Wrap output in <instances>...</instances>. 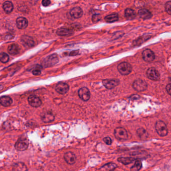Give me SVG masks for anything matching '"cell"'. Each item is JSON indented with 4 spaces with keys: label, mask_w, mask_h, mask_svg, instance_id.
<instances>
[{
    "label": "cell",
    "mask_w": 171,
    "mask_h": 171,
    "mask_svg": "<svg viewBox=\"0 0 171 171\" xmlns=\"http://www.w3.org/2000/svg\"><path fill=\"white\" fill-rule=\"evenodd\" d=\"M125 15L126 18L129 20H132L136 17L135 12L130 8H128L125 10Z\"/></svg>",
    "instance_id": "obj_24"
},
{
    "label": "cell",
    "mask_w": 171,
    "mask_h": 171,
    "mask_svg": "<svg viewBox=\"0 0 171 171\" xmlns=\"http://www.w3.org/2000/svg\"><path fill=\"white\" fill-rule=\"evenodd\" d=\"M134 159L130 157H121L118 158V161L124 165L129 164L133 162Z\"/></svg>",
    "instance_id": "obj_28"
},
{
    "label": "cell",
    "mask_w": 171,
    "mask_h": 171,
    "mask_svg": "<svg viewBox=\"0 0 171 171\" xmlns=\"http://www.w3.org/2000/svg\"><path fill=\"white\" fill-rule=\"evenodd\" d=\"M57 34L60 36H69L73 34V32L67 28H61L57 31Z\"/></svg>",
    "instance_id": "obj_19"
},
{
    "label": "cell",
    "mask_w": 171,
    "mask_h": 171,
    "mask_svg": "<svg viewBox=\"0 0 171 171\" xmlns=\"http://www.w3.org/2000/svg\"><path fill=\"white\" fill-rule=\"evenodd\" d=\"M28 101L31 106L35 108L39 107L42 104L41 100L37 96L31 95L28 98Z\"/></svg>",
    "instance_id": "obj_10"
},
{
    "label": "cell",
    "mask_w": 171,
    "mask_h": 171,
    "mask_svg": "<svg viewBox=\"0 0 171 171\" xmlns=\"http://www.w3.org/2000/svg\"><path fill=\"white\" fill-rule=\"evenodd\" d=\"M12 99L9 96H3L0 98V104L4 107H9L12 104Z\"/></svg>",
    "instance_id": "obj_20"
},
{
    "label": "cell",
    "mask_w": 171,
    "mask_h": 171,
    "mask_svg": "<svg viewBox=\"0 0 171 171\" xmlns=\"http://www.w3.org/2000/svg\"><path fill=\"white\" fill-rule=\"evenodd\" d=\"M118 19H119V17H118V14H115V13L110 14L105 18V21L108 23L115 22L118 21Z\"/></svg>",
    "instance_id": "obj_26"
},
{
    "label": "cell",
    "mask_w": 171,
    "mask_h": 171,
    "mask_svg": "<svg viewBox=\"0 0 171 171\" xmlns=\"http://www.w3.org/2000/svg\"><path fill=\"white\" fill-rule=\"evenodd\" d=\"M42 120L45 123H49L53 121L55 119V117L54 115L51 113L46 112L44 113L42 115Z\"/></svg>",
    "instance_id": "obj_21"
},
{
    "label": "cell",
    "mask_w": 171,
    "mask_h": 171,
    "mask_svg": "<svg viewBox=\"0 0 171 171\" xmlns=\"http://www.w3.org/2000/svg\"><path fill=\"white\" fill-rule=\"evenodd\" d=\"M28 146L29 142L27 139L25 138H21L16 143L15 147L17 150L23 151L27 149Z\"/></svg>",
    "instance_id": "obj_6"
},
{
    "label": "cell",
    "mask_w": 171,
    "mask_h": 171,
    "mask_svg": "<svg viewBox=\"0 0 171 171\" xmlns=\"http://www.w3.org/2000/svg\"><path fill=\"white\" fill-rule=\"evenodd\" d=\"M165 8L167 13L171 15V1L167 2L165 6Z\"/></svg>",
    "instance_id": "obj_32"
},
{
    "label": "cell",
    "mask_w": 171,
    "mask_h": 171,
    "mask_svg": "<svg viewBox=\"0 0 171 171\" xmlns=\"http://www.w3.org/2000/svg\"><path fill=\"white\" fill-rule=\"evenodd\" d=\"M21 42L23 45L26 48H31L34 45V41L30 36L24 35L21 37Z\"/></svg>",
    "instance_id": "obj_11"
},
{
    "label": "cell",
    "mask_w": 171,
    "mask_h": 171,
    "mask_svg": "<svg viewBox=\"0 0 171 171\" xmlns=\"http://www.w3.org/2000/svg\"><path fill=\"white\" fill-rule=\"evenodd\" d=\"M142 56L144 61L147 62H152L155 58L154 52L150 49L144 50L142 54Z\"/></svg>",
    "instance_id": "obj_13"
},
{
    "label": "cell",
    "mask_w": 171,
    "mask_h": 171,
    "mask_svg": "<svg viewBox=\"0 0 171 171\" xmlns=\"http://www.w3.org/2000/svg\"><path fill=\"white\" fill-rule=\"evenodd\" d=\"M118 70L122 75H128L132 72V66L127 62H122L118 65Z\"/></svg>",
    "instance_id": "obj_3"
},
{
    "label": "cell",
    "mask_w": 171,
    "mask_h": 171,
    "mask_svg": "<svg viewBox=\"0 0 171 171\" xmlns=\"http://www.w3.org/2000/svg\"><path fill=\"white\" fill-rule=\"evenodd\" d=\"M16 24L17 27L20 29H24L27 27L28 21L27 19L24 17H19L17 19Z\"/></svg>",
    "instance_id": "obj_15"
},
{
    "label": "cell",
    "mask_w": 171,
    "mask_h": 171,
    "mask_svg": "<svg viewBox=\"0 0 171 171\" xmlns=\"http://www.w3.org/2000/svg\"><path fill=\"white\" fill-rule=\"evenodd\" d=\"M147 75L149 79L153 81L159 80L160 79V75L159 72L156 69L150 68L148 69L147 71Z\"/></svg>",
    "instance_id": "obj_7"
},
{
    "label": "cell",
    "mask_w": 171,
    "mask_h": 171,
    "mask_svg": "<svg viewBox=\"0 0 171 171\" xmlns=\"http://www.w3.org/2000/svg\"><path fill=\"white\" fill-rule=\"evenodd\" d=\"M3 86H0V91H1L3 90Z\"/></svg>",
    "instance_id": "obj_39"
},
{
    "label": "cell",
    "mask_w": 171,
    "mask_h": 171,
    "mask_svg": "<svg viewBox=\"0 0 171 171\" xmlns=\"http://www.w3.org/2000/svg\"><path fill=\"white\" fill-rule=\"evenodd\" d=\"M117 167V165L115 163H110L107 164H105L102 166L100 168V171H113Z\"/></svg>",
    "instance_id": "obj_22"
},
{
    "label": "cell",
    "mask_w": 171,
    "mask_h": 171,
    "mask_svg": "<svg viewBox=\"0 0 171 171\" xmlns=\"http://www.w3.org/2000/svg\"><path fill=\"white\" fill-rule=\"evenodd\" d=\"M133 87L138 92L145 91L147 89V83L141 79H138L134 81L133 84Z\"/></svg>",
    "instance_id": "obj_5"
},
{
    "label": "cell",
    "mask_w": 171,
    "mask_h": 171,
    "mask_svg": "<svg viewBox=\"0 0 171 171\" xmlns=\"http://www.w3.org/2000/svg\"><path fill=\"white\" fill-rule=\"evenodd\" d=\"M56 91L60 94H65L69 91V86L65 83L60 82L56 86Z\"/></svg>",
    "instance_id": "obj_12"
},
{
    "label": "cell",
    "mask_w": 171,
    "mask_h": 171,
    "mask_svg": "<svg viewBox=\"0 0 171 171\" xmlns=\"http://www.w3.org/2000/svg\"><path fill=\"white\" fill-rule=\"evenodd\" d=\"M20 48L17 44H13L10 45L8 48V51L11 55H17L20 53Z\"/></svg>",
    "instance_id": "obj_18"
},
{
    "label": "cell",
    "mask_w": 171,
    "mask_h": 171,
    "mask_svg": "<svg viewBox=\"0 0 171 171\" xmlns=\"http://www.w3.org/2000/svg\"><path fill=\"white\" fill-rule=\"evenodd\" d=\"M50 3H51L50 0H42V5L45 7L50 5Z\"/></svg>",
    "instance_id": "obj_36"
},
{
    "label": "cell",
    "mask_w": 171,
    "mask_h": 171,
    "mask_svg": "<svg viewBox=\"0 0 171 171\" xmlns=\"http://www.w3.org/2000/svg\"><path fill=\"white\" fill-rule=\"evenodd\" d=\"M79 97L84 101H87L90 98V92L89 89L86 87L82 88L78 91Z\"/></svg>",
    "instance_id": "obj_9"
},
{
    "label": "cell",
    "mask_w": 171,
    "mask_h": 171,
    "mask_svg": "<svg viewBox=\"0 0 171 171\" xmlns=\"http://www.w3.org/2000/svg\"><path fill=\"white\" fill-rule=\"evenodd\" d=\"M3 7L4 10L5 11V12L8 14L11 13L14 9L13 4H12V2H10V1H6V2H5L4 3Z\"/></svg>",
    "instance_id": "obj_25"
},
{
    "label": "cell",
    "mask_w": 171,
    "mask_h": 171,
    "mask_svg": "<svg viewBox=\"0 0 171 171\" xmlns=\"http://www.w3.org/2000/svg\"><path fill=\"white\" fill-rule=\"evenodd\" d=\"M166 90L168 94L171 96V83L168 84V85L166 86Z\"/></svg>",
    "instance_id": "obj_37"
},
{
    "label": "cell",
    "mask_w": 171,
    "mask_h": 171,
    "mask_svg": "<svg viewBox=\"0 0 171 171\" xmlns=\"http://www.w3.org/2000/svg\"><path fill=\"white\" fill-rule=\"evenodd\" d=\"M59 61L58 56L56 54L50 55L45 59L43 62V66L49 67L56 65Z\"/></svg>",
    "instance_id": "obj_2"
},
{
    "label": "cell",
    "mask_w": 171,
    "mask_h": 171,
    "mask_svg": "<svg viewBox=\"0 0 171 171\" xmlns=\"http://www.w3.org/2000/svg\"><path fill=\"white\" fill-rule=\"evenodd\" d=\"M114 135L116 138L119 140H126L128 137L126 130L122 127H118L115 129Z\"/></svg>",
    "instance_id": "obj_4"
},
{
    "label": "cell",
    "mask_w": 171,
    "mask_h": 171,
    "mask_svg": "<svg viewBox=\"0 0 171 171\" xmlns=\"http://www.w3.org/2000/svg\"><path fill=\"white\" fill-rule=\"evenodd\" d=\"M33 74L35 76L40 75L41 73V71L40 69H36L32 71Z\"/></svg>",
    "instance_id": "obj_35"
},
{
    "label": "cell",
    "mask_w": 171,
    "mask_h": 171,
    "mask_svg": "<svg viewBox=\"0 0 171 171\" xmlns=\"http://www.w3.org/2000/svg\"><path fill=\"white\" fill-rule=\"evenodd\" d=\"M149 38H148V36L147 37H146V38H145L144 36L143 37H140V38H139L138 39H137L136 41H135V42H134V43H135V45H141L142 43H143L145 41L147 40Z\"/></svg>",
    "instance_id": "obj_31"
},
{
    "label": "cell",
    "mask_w": 171,
    "mask_h": 171,
    "mask_svg": "<svg viewBox=\"0 0 171 171\" xmlns=\"http://www.w3.org/2000/svg\"><path fill=\"white\" fill-rule=\"evenodd\" d=\"M155 129L157 133L161 137H165L168 134V128L164 122L158 121L155 125Z\"/></svg>",
    "instance_id": "obj_1"
},
{
    "label": "cell",
    "mask_w": 171,
    "mask_h": 171,
    "mask_svg": "<svg viewBox=\"0 0 171 171\" xmlns=\"http://www.w3.org/2000/svg\"><path fill=\"white\" fill-rule=\"evenodd\" d=\"M103 140L104 141L105 143L108 145H111L112 143V140L110 137H105Z\"/></svg>",
    "instance_id": "obj_34"
},
{
    "label": "cell",
    "mask_w": 171,
    "mask_h": 171,
    "mask_svg": "<svg viewBox=\"0 0 171 171\" xmlns=\"http://www.w3.org/2000/svg\"><path fill=\"white\" fill-rule=\"evenodd\" d=\"M120 81L117 79H106L103 81V85L108 89H113L119 84Z\"/></svg>",
    "instance_id": "obj_8"
},
{
    "label": "cell",
    "mask_w": 171,
    "mask_h": 171,
    "mask_svg": "<svg viewBox=\"0 0 171 171\" xmlns=\"http://www.w3.org/2000/svg\"><path fill=\"white\" fill-rule=\"evenodd\" d=\"M9 61V55L5 53L0 54V61L3 63H7Z\"/></svg>",
    "instance_id": "obj_30"
},
{
    "label": "cell",
    "mask_w": 171,
    "mask_h": 171,
    "mask_svg": "<svg viewBox=\"0 0 171 171\" xmlns=\"http://www.w3.org/2000/svg\"><path fill=\"white\" fill-rule=\"evenodd\" d=\"M137 135H138L140 139L142 140H145L147 138L148 135L147 132L144 129L140 128L137 130Z\"/></svg>",
    "instance_id": "obj_27"
},
{
    "label": "cell",
    "mask_w": 171,
    "mask_h": 171,
    "mask_svg": "<svg viewBox=\"0 0 171 171\" xmlns=\"http://www.w3.org/2000/svg\"><path fill=\"white\" fill-rule=\"evenodd\" d=\"M138 15L141 18L144 19V20L150 19L152 17V13L149 10L145 9H142L140 10L138 12Z\"/></svg>",
    "instance_id": "obj_17"
},
{
    "label": "cell",
    "mask_w": 171,
    "mask_h": 171,
    "mask_svg": "<svg viewBox=\"0 0 171 171\" xmlns=\"http://www.w3.org/2000/svg\"><path fill=\"white\" fill-rule=\"evenodd\" d=\"M64 159L69 164L73 165L75 163L77 159L75 154L71 152H68L64 155Z\"/></svg>",
    "instance_id": "obj_14"
},
{
    "label": "cell",
    "mask_w": 171,
    "mask_h": 171,
    "mask_svg": "<svg viewBox=\"0 0 171 171\" xmlns=\"http://www.w3.org/2000/svg\"><path fill=\"white\" fill-rule=\"evenodd\" d=\"M83 14L82 10L79 7L74 8L70 11V15L72 17L78 19L81 17Z\"/></svg>",
    "instance_id": "obj_16"
},
{
    "label": "cell",
    "mask_w": 171,
    "mask_h": 171,
    "mask_svg": "<svg viewBox=\"0 0 171 171\" xmlns=\"http://www.w3.org/2000/svg\"><path fill=\"white\" fill-rule=\"evenodd\" d=\"M142 167V162L139 160L136 161L135 164L131 168V171H139Z\"/></svg>",
    "instance_id": "obj_29"
},
{
    "label": "cell",
    "mask_w": 171,
    "mask_h": 171,
    "mask_svg": "<svg viewBox=\"0 0 171 171\" xmlns=\"http://www.w3.org/2000/svg\"><path fill=\"white\" fill-rule=\"evenodd\" d=\"M79 53V51H72L70 53V56H76V55H78Z\"/></svg>",
    "instance_id": "obj_38"
},
{
    "label": "cell",
    "mask_w": 171,
    "mask_h": 171,
    "mask_svg": "<svg viewBox=\"0 0 171 171\" xmlns=\"http://www.w3.org/2000/svg\"><path fill=\"white\" fill-rule=\"evenodd\" d=\"M101 15L100 14H95L92 17V21L94 23H97L99 21H100L101 19Z\"/></svg>",
    "instance_id": "obj_33"
},
{
    "label": "cell",
    "mask_w": 171,
    "mask_h": 171,
    "mask_svg": "<svg viewBox=\"0 0 171 171\" xmlns=\"http://www.w3.org/2000/svg\"><path fill=\"white\" fill-rule=\"evenodd\" d=\"M13 171H28L26 165L23 163H17L14 165L13 167Z\"/></svg>",
    "instance_id": "obj_23"
}]
</instances>
